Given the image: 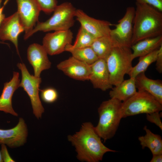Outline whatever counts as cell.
Listing matches in <instances>:
<instances>
[{
  "label": "cell",
  "mask_w": 162,
  "mask_h": 162,
  "mask_svg": "<svg viewBox=\"0 0 162 162\" xmlns=\"http://www.w3.org/2000/svg\"><path fill=\"white\" fill-rule=\"evenodd\" d=\"M68 139L75 148L77 158L81 161L98 162L102 160L106 153L117 152L103 144L90 122L83 123L80 130L68 135Z\"/></svg>",
  "instance_id": "1"
},
{
  "label": "cell",
  "mask_w": 162,
  "mask_h": 162,
  "mask_svg": "<svg viewBox=\"0 0 162 162\" xmlns=\"http://www.w3.org/2000/svg\"><path fill=\"white\" fill-rule=\"evenodd\" d=\"M136 5L132 45L146 38L162 35V12L147 4L136 2Z\"/></svg>",
  "instance_id": "2"
},
{
  "label": "cell",
  "mask_w": 162,
  "mask_h": 162,
  "mask_svg": "<svg viewBox=\"0 0 162 162\" xmlns=\"http://www.w3.org/2000/svg\"><path fill=\"white\" fill-rule=\"evenodd\" d=\"M122 102L114 98L103 101L98 109L99 120L95 130L104 142L115 135L122 118Z\"/></svg>",
  "instance_id": "3"
},
{
  "label": "cell",
  "mask_w": 162,
  "mask_h": 162,
  "mask_svg": "<svg viewBox=\"0 0 162 162\" xmlns=\"http://www.w3.org/2000/svg\"><path fill=\"white\" fill-rule=\"evenodd\" d=\"M76 9L69 2H64L57 5L52 15L44 22L38 21L36 26L29 33L24 35L25 40L38 31L48 32L70 29L74 24V18Z\"/></svg>",
  "instance_id": "4"
},
{
  "label": "cell",
  "mask_w": 162,
  "mask_h": 162,
  "mask_svg": "<svg viewBox=\"0 0 162 162\" xmlns=\"http://www.w3.org/2000/svg\"><path fill=\"white\" fill-rule=\"evenodd\" d=\"M130 47L117 45L112 50L105 60L112 86H116L124 80L132 66Z\"/></svg>",
  "instance_id": "5"
},
{
  "label": "cell",
  "mask_w": 162,
  "mask_h": 162,
  "mask_svg": "<svg viewBox=\"0 0 162 162\" xmlns=\"http://www.w3.org/2000/svg\"><path fill=\"white\" fill-rule=\"evenodd\" d=\"M162 110V104L144 91H137L132 96L122 102V118L142 113L150 114Z\"/></svg>",
  "instance_id": "6"
},
{
  "label": "cell",
  "mask_w": 162,
  "mask_h": 162,
  "mask_svg": "<svg viewBox=\"0 0 162 162\" xmlns=\"http://www.w3.org/2000/svg\"><path fill=\"white\" fill-rule=\"evenodd\" d=\"M17 66L22 74L20 87L22 88L29 96L34 116L38 119L41 118L44 111L39 94L41 78L31 75L24 64L18 63Z\"/></svg>",
  "instance_id": "7"
},
{
  "label": "cell",
  "mask_w": 162,
  "mask_h": 162,
  "mask_svg": "<svg viewBox=\"0 0 162 162\" xmlns=\"http://www.w3.org/2000/svg\"><path fill=\"white\" fill-rule=\"evenodd\" d=\"M135 8L128 7L124 16L111 30L110 36L117 45L130 47L133 34V21Z\"/></svg>",
  "instance_id": "8"
},
{
  "label": "cell",
  "mask_w": 162,
  "mask_h": 162,
  "mask_svg": "<svg viewBox=\"0 0 162 162\" xmlns=\"http://www.w3.org/2000/svg\"><path fill=\"white\" fill-rule=\"evenodd\" d=\"M73 35L70 29L48 33L43 38L42 46L49 55L60 54L65 51L67 45L71 44Z\"/></svg>",
  "instance_id": "9"
},
{
  "label": "cell",
  "mask_w": 162,
  "mask_h": 162,
  "mask_svg": "<svg viewBox=\"0 0 162 162\" xmlns=\"http://www.w3.org/2000/svg\"><path fill=\"white\" fill-rule=\"evenodd\" d=\"M17 12L24 27L26 35L31 32L38 21L41 11L35 0H16Z\"/></svg>",
  "instance_id": "10"
},
{
  "label": "cell",
  "mask_w": 162,
  "mask_h": 162,
  "mask_svg": "<svg viewBox=\"0 0 162 162\" xmlns=\"http://www.w3.org/2000/svg\"><path fill=\"white\" fill-rule=\"evenodd\" d=\"M75 17L81 26L96 38L110 36L112 25L110 22L90 17L80 9H76Z\"/></svg>",
  "instance_id": "11"
},
{
  "label": "cell",
  "mask_w": 162,
  "mask_h": 162,
  "mask_svg": "<svg viewBox=\"0 0 162 162\" xmlns=\"http://www.w3.org/2000/svg\"><path fill=\"white\" fill-rule=\"evenodd\" d=\"M25 31V28L16 12L5 18L0 26V40H9L14 45L17 52L19 55L18 38L20 34Z\"/></svg>",
  "instance_id": "12"
},
{
  "label": "cell",
  "mask_w": 162,
  "mask_h": 162,
  "mask_svg": "<svg viewBox=\"0 0 162 162\" xmlns=\"http://www.w3.org/2000/svg\"><path fill=\"white\" fill-rule=\"evenodd\" d=\"M57 68L73 79L83 81L89 80L90 65L72 56L60 62L57 65Z\"/></svg>",
  "instance_id": "13"
},
{
  "label": "cell",
  "mask_w": 162,
  "mask_h": 162,
  "mask_svg": "<svg viewBox=\"0 0 162 162\" xmlns=\"http://www.w3.org/2000/svg\"><path fill=\"white\" fill-rule=\"evenodd\" d=\"M28 130L23 118H20L17 125L8 129H0V142L11 148L22 146L26 142Z\"/></svg>",
  "instance_id": "14"
},
{
  "label": "cell",
  "mask_w": 162,
  "mask_h": 162,
  "mask_svg": "<svg viewBox=\"0 0 162 162\" xmlns=\"http://www.w3.org/2000/svg\"><path fill=\"white\" fill-rule=\"evenodd\" d=\"M48 54L43 46L38 44H32L28 47L27 58L33 68L35 76L40 77L42 71L50 68L51 63Z\"/></svg>",
  "instance_id": "15"
},
{
  "label": "cell",
  "mask_w": 162,
  "mask_h": 162,
  "mask_svg": "<svg viewBox=\"0 0 162 162\" xmlns=\"http://www.w3.org/2000/svg\"><path fill=\"white\" fill-rule=\"evenodd\" d=\"M90 67L89 80L94 88L106 91L112 88L105 60L98 59L90 64Z\"/></svg>",
  "instance_id": "16"
},
{
  "label": "cell",
  "mask_w": 162,
  "mask_h": 162,
  "mask_svg": "<svg viewBox=\"0 0 162 162\" xmlns=\"http://www.w3.org/2000/svg\"><path fill=\"white\" fill-rule=\"evenodd\" d=\"M19 77V73L14 71L11 80L4 84L2 92L0 96V111L15 116H17L18 115L13 108L12 99L14 92L20 87Z\"/></svg>",
  "instance_id": "17"
},
{
  "label": "cell",
  "mask_w": 162,
  "mask_h": 162,
  "mask_svg": "<svg viewBox=\"0 0 162 162\" xmlns=\"http://www.w3.org/2000/svg\"><path fill=\"white\" fill-rule=\"evenodd\" d=\"M135 79L136 86L138 91L147 92L162 104V81L161 80L149 78L146 76L145 72L140 74Z\"/></svg>",
  "instance_id": "18"
},
{
  "label": "cell",
  "mask_w": 162,
  "mask_h": 162,
  "mask_svg": "<svg viewBox=\"0 0 162 162\" xmlns=\"http://www.w3.org/2000/svg\"><path fill=\"white\" fill-rule=\"evenodd\" d=\"M162 45V35L141 40L132 45L131 57L133 60L158 49Z\"/></svg>",
  "instance_id": "19"
},
{
  "label": "cell",
  "mask_w": 162,
  "mask_h": 162,
  "mask_svg": "<svg viewBox=\"0 0 162 162\" xmlns=\"http://www.w3.org/2000/svg\"><path fill=\"white\" fill-rule=\"evenodd\" d=\"M111 89L109 92L110 98L116 99L122 102L132 96L137 92L135 79L130 77L128 80H124Z\"/></svg>",
  "instance_id": "20"
},
{
  "label": "cell",
  "mask_w": 162,
  "mask_h": 162,
  "mask_svg": "<svg viewBox=\"0 0 162 162\" xmlns=\"http://www.w3.org/2000/svg\"><path fill=\"white\" fill-rule=\"evenodd\" d=\"M145 131L144 136H140L138 139L142 149L147 147L151 151L152 155L162 154V139L159 135L152 133L146 126L143 128Z\"/></svg>",
  "instance_id": "21"
},
{
  "label": "cell",
  "mask_w": 162,
  "mask_h": 162,
  "mask_svg": "<svg viewBox=\"0 0 162 162\" xmlns=\"http://www.w3.org/2000/svg\"><path fill=\"white\" fill-rule=\"evenodd\" d=\"M117 45L109 36L96 38L91 47L98 58L105 60L112 49Z\"/></svg>",
  "instance_id": "22"
},
{
  "label": "cell",
  "mask_w": 162,
  "mask_h": 162,
  "mask_svg": "<svg viewBox=\"0 0 162 162\" xmlns=\"http://www.w3.org/2000/svg\"><path fill=\"white\" fill-rule=\"evenodd\" d=\"M65 50L70 53L75 58L90 65L99 59L91 46L76 48L70 44L66 46Z\"/></svg>",
  "instance_id": "23"
},
{
  "label": "cell",
  "mask_w": 162,
  "mask_h": 162,
  "mask_svg": "<svg viewBox=\"0 0 162 162\" xmlns=\"http://www.w3.org/2000/svg\"><path fill=\"white\" fill-rule=\"evenodd\" d=\"M158 49L139 57L138 63L132 67L128 74L130 77L135 78L140 74L145 72L150 65L155 62Z\"/></svg>",
  "instance_id": "24"
},
{
  "label": "cell",
  "mask_w": 162,
  "mask_h": 162,
  "mask_svg": "<svg viewBox=\"0 0 162 162\" xmlns=\"http://www.w3.org/2000/svg\"><path fill=\"white\" fill-rule=\"evenodd\" d=\"M96 38L92 34L80 26L74 43L72 45L76 48L91 46Z\"/></svg>",
  "instance_id": "25"
},
{
  "label": "cell",
  "mask_w": 162,
  "mask_h": 162,
  "mask_svg": "<svg viewBox=\"0 0 162 162\" xmlns=\"http://www.w3.org/2000/svg\"><path fill=\"white\" fill-rule=\"evenodd\" d=\"M40 97L42 100L47 103H52L58 99V94L56 89L48 87L40 90Z\"/></svg>",
  "instance_id": "26"
},
{
  "label": "cell",
  "mask_w": 162,
  "mask_h": 162,
  "mask_svg": "<svg viewBox=\"0 0 162 162\" xmlns=\"http://www.w3.org/2000/svg\"><path fill=\"white\" fill-rule=\"evenodd\" d=\"M41 11L47 14H50L57 6V0H35Z\"/></svg>",
  "instance_id": "27"
},
{
  "label": "cell",
  "mask_w": 162,
  "mask_h": 162,
  "mask_svg": "<svg viewBox=\"0 0 162 162\" xmlns=\"http://www.w3.org/2000/svg\"><path fill=\"white\" fill-rule=\"evenodd\" d=\"M155 112L150 114H147L146 118L150 122L154 123L162 130V123L160 119L162 112Z\"/></svg>",
  "instance_id": "28"
},
{
  "label": "cell",
  "mask_w": 162,
  "mask_h": 162,
  "mask_svg": "<svg viewBox=\"0 0 162 162\" xmlns=\"http://www.w3.org/2000/svg\"><path fill=\"white\" fill-rule=\"evenodd\" d=\"M136 0V3L148 5L162 12V0Z\"/></svg>",
  "instance_id": "29"
},
{
  "label": "cell",
  "mask_w": 162,
  "mask_h": 162,
  "mask_svg": "<svg viewBox=\"0 0 162 162\" xmlns=\"http://www.w3.org/2000/svg\"><path fill=\"white\" fill-rule=\"evenodd\" d=\"M1 153L3 162H15L9 155L5 144L1 143Z\"/></svg>",
  "instance_id": "30"
},
{
  "label": "cell",
  "mask_w": 162,
  "mask_h": 162,
  "mask_svg": "<svg viewBox=\"0 0 162 162\" xmlns=\"http://www.w3.org/2000/svg\"><path fill=\"white\" fill-rule=\"evenodd\" d=\"M156 69L160 73H162V45L158 49V53L155 61Z\"/></svg>",
  "instance_id": "31"
},
{
  "label": "cell",
  "mask_w": 162,
  "mask_h": 162,
  "mask_svg": "<svg viewBox=\"0 0 162 162\" xmlns=\"http://www.w3.org/2000/svg\"><path fill=\"white\" fill-rule=\"evenodd\" d=\"M150 162H162V154H153Z\"/></svg>",
  "instance_id": "32"
},
{
  "label": "cell",
  "mask_w": 162,
  "mask_h": 162,
  "mask_svg": "<svg viewBox=\"0 0 162 162\" xmlns=\"http://www.w3.org/2000/svg\"><path fill=\"white\" fill-rule=\"evenodd\" d=\"M2 0H0V25L5 18V15L3 13V11L5 6L3 5L2 7H0L1 4Z\"/></svg>",
  "instance_id": "33"
},
{
  "label": "cell",
  "mask_w": 162,
  "mask_h": 162,
  "mask_svg": "<svg viewBox=\"0 0 162 162\" xmlns=\"http://www.w3.org/2000/svg\"><path fill=\"white\" fill-rule=\"evenodd\" d=\"M3 162V159L2 157V154L1 153V152L0 151V162Z\"/></svg>",
  "instance_id": "34"
},
{
  "label": "cell",
  "mask_w": 162,
  "mask_h": 162,
  "mask_svg": "<svg viewBox=\"0 0 162 162\" xmlns=\"http://www.w3.org/2000/svg\"><path fill=\"white\" fill-rule=\"evenodd\" d=\"M9 0H6L4 3V5L5 6V5L8 2Z\"/></svg>",
  "instance_id": "35"
},
{
  "label": "cell",
  "mask_w": 162,
  "mask_h": 162,
  "mask_svg": "<svg viewBox=\"0 0 162 162\" xmlns=\"http://www.w3.org/2000/svg\"><path fill=\"white\" fill-rule=\"evenodd\" d=\"M0 43H3H3H3V42H0ZM4 44H5V43H4Z\"/></svg>",
  "instance_id": "36"
},
{
  "label": "cell",
  "mask_w": 162,
  "mask_h": 162,
  "mask_svg": "<svg viewBox=\"0 0 162 162\" xmlns=\"http://www.w3.org/2000/svg\"><path fill=\"white\" fill-rule=\"evenodd\" d=\"M1 144V142H0V144Z\"/></svg>",
  "instance_id": "37"
}]
</instances>
